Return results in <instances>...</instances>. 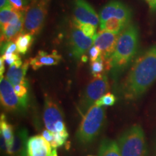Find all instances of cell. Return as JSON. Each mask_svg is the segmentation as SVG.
I'll list each match as a JSON object with an SVG mask.
<instances>
[{
    "label": "cell",
    "instance_id": "24",
    "mask_svg": "<svg viewBox=\"0 0 156 156\" xmlns=\"http://www.w3.org/2000/svg\"><path fill=\"white\" fill-rule=\"evenodd\" d=\"M115 102H116V97H115V95L111 93H107L103 97H101L99 100H98L95 104L99 106H113Z\"/></svg>",
    "mask_w": 156,
    "mask_h": 156
},
{
    "label": "cell",
    "instance_id": "9",
    "mask_svg": "<svg viewBox=\"0 0 156 156\" xmlns=\"http://www.w3.org/2000/svg\"><path fill=\"white\" fill-rule=\"evenodd\" d=\"M119 34L100 30L94 38L93 45L100 48L101 56L106 64L107 71H110L111 58L114 54Z\"/></svg>",
    "mask_w": 156,
    "mask_h": 156
},
{
    "label": "cell",
    "instance_id": "28",
    "mask_svg": "<svg viewBox=\"0 0 156 156\" xmlns=\"http://www.w3.org/2000/svg\"><path fill=\"white\" fill-rule=\"evenodd\" d=\"M1 57L3 58L5 63L8 64L9 67L12 65V64H16L17 62L22 61L18 52L12 54H8V55H2Z\"/></svg>",
    "mask_w": 156,
    "mask_h": 156
},
{
    "label": "cell",
    "instance_id": "6",
    "mask_svg": "<svg viewBox=\"0 0 156 156\" xmlns=\"http://www.w3.org/2000/svg\"><path fill=\"white\" fill-rule=\"evenodd\" d=\"M108 76L106 73L93 79L87 84L80 102V109L83 114H85L88 109L95 105L98 100L103 97L109 90Z\"/></svg>",
    "mask_w": 156,
    "mask_h": 156
},
{
    "label": "cell",
    "instance_id": "33",
    "mask_svg": "<svg viewBox=\"0 0 156 156\" xmlns=\"http://www.w3.org/2000/svg\"><path fill=\"white\" fill-rule=\"evenodd\" d=\"M145 1L147 2L151 10H156V0H145Z\"/></svg>",
    "mask_w": 156,
    "mask_h": 156
},
{
    "label": "cell",
    "instance_id": "31",
    "mask_svg": "<svg viewBox=\"0 0 156 156\" xmlns=\"http://www.w3.org/2000/svg\"><path fill=\"white\" fill-rule=\"evenodd\" d=\"M0 8L1 9L7 8H12L9 2V0H0Z\"/></svg>",
    "mask_w": 156,
    "mask_h": 156
},
{
    "label": "cell",
    "instance_id": "4",
    "mask_svg": "<svg viewBox=\"0 0 156 156\" xmlns=\"http://www.w3.org/2000/svg\"><path fill=\"white\" fill-rule=\"evenodd\" d=\"M118 146L121 156H143L145 140L141 126L134 125L128 129L119 139Z\"/></svg>",
    "mask_w": 156,
    "mask_h": 156
},
{
    "label": "cell",
    "instance_id": "5",
    "mask_svg": "<svg viewBox=\"0 0 156 156\" xmlns=\"http://www.w3.org/2000/svg\"><path fill=\"white\" fill-rule=\"evenodd\" d=\"M49 0H34L24 12L23 32L37 36L40 34L48 13Z\"/></svg>",
    "mask_w": 156,
    "mask_h": 156
},
{
    "label": "cell",
    "instance_id": "32",
    "mask_svg": "<svg viewBox=\"0 0 156 156\" xmlns=\"http://www.w3.org/2000/svg\"><path fill=\"white\" fill-rule=\"evenodd\" d=\"M5 71V61L2 58H0V77L1 79L4 78L3 77V73Z\"/></svg>",
    "mask_w": 156,
    "mask_h": 156
},
{
    "label": "cell",
    "instance_id": "14",
    "mask_svg": "<svg viewBox=\"0 0 156 156\" xmlns=\"http://www.w3.org/2000/svg\"><path fill=\"white\" fill-rule=\"evenodd\" d=\"M62 59V56L57 51L53 50L51 54H48L45 51H39L38 54L29 59L30 65L33 69L37 70L44 66H53L59 63Z\"/></svg>",
    "mask_w": 156,
    "mask_h": 156
},
{
    "label": "cell",
    "instance_id": "34",
    "mask_svg": "<svg viewBox=\"0 0 156 156\" xmlns=\"http://www.w3.org/2000/svg\"><path fill=\"white\" fill-rule=\"evenodd\" d=\"M51 156H58V155H57V152H56V148H53V150H52L51 155Z\"/></svg>",
    "mask_w": 156,
    "mask_h": 156
},
{
    "label": "cell",
    "instance_id": "13",
    "mask_svg": "<svg viewBox=\"0 0 156 156\" xmlns=\"http://www.w3.org/2000/svg\"><path fill=\"white\" fill-rule=\"evenodd\" d=\"M51 144L43 136H34L27 142L28 156H51L52 153Z\"/></svg>",
    "mask_w": 156,
    "mask_h": 156
},
{
    "label": "cell",
    "instance_id": "35",
    "mask_svg": "<svg viewBox=\"0 0 156 156\" xmlns=\"http://www.w3.org/2000/svg\"><path fill=\"white\" fill-rule=\"evenodd\" d=\"M89 156H93V155H89Z\"/></svg>",
    "mask_w": 156,
    "mask_h": 156
},
{
    "label": "cell",
    "instance_id": "23",
    "mask_svg": "<svg viewBox=\"0 0 156 156\" xmlns=\"http://www.w3.org/2000/svg\"><path fill=\"white\" fill-rule=\"evenodd\" d=\"M106 70H107L106 64L101 56L95 61L91 62L90 73L93 75V77H98V76L105 74Z\"/></svg>",
    "mask_w": 156,
    "mask_h": 156
},
{
    "label": "cell",
    "instance_id": "30",
    "mask_svg": "<svg viewBox=\"0 0 156 156\" xmlns=\"http://www.w3.org/2000/svg\"><path fill=\"white\" fill-rule=\"evenodd\" d=\"M42 136L46 141H48L51 144V145H53L54 143V133L53 132L48 131V129L44 130L42 132Z\"/></svg>",
    "mask_w": 156,
    "mask_h": 156
},
{
    "label": "cell",
    "instance_id": "26",
    "mask_svg": "<svg viewBox=\"0 0 156 156\" xmlns=\"http://www.w3.org/2000/svg\"><path fill=\"white\" fill-rule=\"evenodd\" d=\"M68 137V132H61V133H54V143L51 145L52 148H56L64 145Z\"/></svg>",
    "mask_w": 156,
    "mask_h": 156
},
{
    "label": "cell",
    "instance_id": "20",
    "mask_svg": "<svg viewBox=\"0 0 156 156\" xmlns=\"http://www.w3.org/2000/svg\"><path fill=\"white\" fill-rule=\"evenodd\" d=\"M99 156H121L118 144L112 140H103L99 148Z\"/></svg>",
    "mask_w": 156,
    "mask_h": 156
},
{
    "label": "cell",
    "instance_id": "11",
    "mask_svg": "<svg viewBox=\"0 0 156 156\" xmlns=\"http://www.w3.org/2000/svg\"><path fill=\"white\" fill-rule=\"evenodd\" d=\"M0 98L2 105L7 111H15L26 107L15 93L14 86L6 77L0 80Z\"/></svg>",
    "mask_w": 156,
    "mask_h": 156
},
{
    "label": "cell",
    "instance_id": "2",
    "mask_svg": "<svg viewBox=\"0 0 156 156\" xmlns=\"http://www.w3.org/2000/svg\"><path fill=\"white\" fill-rule=\"evenodd\" d=\"M139 47V30L135 24L128 25L119 34L110 62L111 76L115 81L135 57Z\"/></svg>",
    "mask_w": 156,
    "mask_h": 156
},
{
    "label": "cell",
    "instance_id": "25",
    "mask_svg": "<svg viewBox=\"0 0 156 156\" xmlns=\"http://www.w3.org/2000/svg\"><path fill=\"white\" fill-rule=\"evenodd\" d=\"M15 92L17 96L23 103L27 106V101H28V87L27 85H17L14 86Z\"/></svg>",
    "mask_w": 156,
    "mask_h": 156
},
{
    "label": "cell",
    "instance_id": "8",
    "mask_svg": "<svg viewBox=\"0 0 156 156\" xmlns=\"http://www.w3.org/2000/svg\"><path fill=\"white\" fill-rule=\"evenodd\" d=\"M100 23L111 18L116 17L129 25L131 22L132 12L131 9L119 0H112L103 6L99 12Z\"/></svg>",
    "mask_w": 156,
    "mask_h": 156
},
{
    "label": "cell",
    "instance_id": "27",
    "mask_svg": "<svg viewBox=\"0 0 156 156\" xmlns=\"http://www.w3.org/2000/svg\"><path fill=\"white\" fill-rule=\"evenodd\" d=\"M9 2L13 9L22 12H24L28 7V0H9Z\"/></svg>",
    "mask_w": 156,
    "mask_h": 156
},
{
    "label": "cell",
    "instance_id": "18",
    "mask_svg": "<svg viewBox=\"0 0 156 156\" xmlns=\"http://www.w3.org/2000/svg\"><path fill=\"white\" fill-rule=\"evenodd\" d=\"M34 41V36L30 34L23 32L15 38V43L17 48V52L21 54H25L32 46Z\"/></svg>",
    "mask_w": 156,
    "mask_h": 156
},
{
    "label": "cell",
    "instance_id": "29",
    "mask_svg": "<svg viewBox=\"0 0 156 156\" xmlns=\"http://www.w3.org/2000/svg\"><path fill=\"white\" fill-rule=\"evenodd\" d=\"M101 55V51L100 48L97 46H95L93 45V46L90 48L89 50V56H90V62H94L95 60H97L98 58L100 57Z\"/></svg>",
    "mask_w": 156,
    "mask_h": 156
},
{
    "label": "cell",
    "instance_id": "16",
    "mask_svg": "<svg viewBox=\"0 0 156 156\" xmlns=\"http://www.w3.org/2000/svg\"><path fill=\"white\" fill-rule=\"evenodd\" d=\"M24 13L14 22L1 26V44L13 41L23 31Z\"/></svg>",
    "mask_w": 156,
    "mask_h": 156
},
{
    "label": "cell",
    "instance_id": "21",
    "mask_svg": "<svg viewBox=\"0 0 156 156\" xmlns=\"http://www.w3.org/2000/svg\"><path fill=\"white\" fill-rule=\"evenodd\" d=\"M24 12H19L14 9L13 8H7L1 9L0 12V23L2 25L9 24L14 22L22 16Z\"/></svg>",
    "mask_w": 156,
    "mask_h": 156
},
{
    "label": "cell",
    "instance_id": "19",
    "mask_svg": "<svg viewBox=\"0 0 156 156\" xmlns=\"http://www.w3.org/2000/svg\"><path fill=\"white\" fill-rule=\"evenodd\" d=\"M0 127H1V133L5 140L7 150L8 151L14 142V132H13V127L12 125L7 122L5 119V115H2L1 122H0Z\"/></svg>",
    "mask_w": 156,
    "mask_h": 156
},
{
    "label": "cell",
    "instance_id": "15",
    "mask_svg": "<svg viewBox=\"0 0 156 156\" xmlns=\"http://www.w3.org/2000/svg\"><path fill=\"white\" fill-rule=\"evenodd\" d=\"M30 65L29 60H26L25 62H19L16 64H12L9 68L7 73V78L9 83L13 86L17 85H25V75Z\"/></svg>",
    "mask_w": 156,
    "mask_h": 156
},
{
    "label": "cell",
    "instance_id": "22",
    "mask_svg": "<svg viewBox=\"0 0 156 156\" xmlns=\"http://www.w3.org/2000/svg\"><path fill=\"white\" fill-rule=\"evenodd\" d=\"M73 25L76 28H77L79 30H80L85 36L90 38H94L96 36V27L95 25L90 23H81L80 21H77V20L73 19Z\"/></svg>",
    "mask_w": 156,
    "mask_h": 156
},
{
    "label": "cell",
    "instance_id": "10",
    "mask_svg": "<svg viewBox=\"0 0 156 156\" xmlns=\"http://www.w3.org/2000/svg\"><path fill=\"white\" fill-rule=\"evenodd\" d=\"M93 43L94 38L85 36L73 25L70 32V48L72 55L75 60H81V58L92 47Z\"/></svg>",
    "mask_w": 156,
    "mask_h": 156
},
{
    "label": "cell",
    "instance_id": "1",
    "mask_svg": "<svg viewBox=\"0 0 156 156\" xmlns=\"http://www.w3.org/2000/svg\"><path fill=\"white\" fill-rule=\"evenodd\" d=\"M156 80V44L148 48L134 61L121 82L119 92L125 100H136Z\"/></svg>",
    "mask_w": 156,
    "mask_h": 156
},
{
    "label": "cell",
    "instance_id": "3",
    "mask_svg": "<svg viewBox=\"0 0 156 156\" xmlns=\"http://www.w3.org/2000/svg\"><path fill=\"white\" fill-rule=\"evenodd\" d=\"M105 109L95 104L83 115L77 133V139L83 144L91 142L101 132L105 121Z\"/></svg>",
    "mask_w": 156,
    "mask_h": 156
},
{
    "label": "cell",
    "instance_id": "17",
    "mask_svg": "<svg viewBox=\"0 0 156 156\" xmlns=\"http://www.w3.org/2000/svg\"><path fill=\"white\" fill-rule=\"evenodd\" d=\"M127 26V25L119 19L116 17H111L103 23H101L100 28L101 30L120 34Z\"/></svg>",
    "mask_w": 156,
    "mask_h": 156
},
{
    "label": "cell",
    "instance_id": "12",
    "mask_svg": "<svg viewBox=\"0 0 156 156\" xmlns=\"http://www.w3.org/2000/svg\"><path fill=\"white\" fill-rule=\"evenodd\" d=\"M74 19L81 23L97 26L100 23L99 15L86 0H73Z\"/></svg>",
    "mask_w": 156,
    "mask_h": 156
},
{
    "label": "cell",
    "instance_id": "7",
    "mask_svg": "<svg viewBox=\"0 0 156 156\" xmlns=\"http://www.w3.org/2000/svg\"><path fill=\"white\" fill-rule=\"evenodd\" d=\"M44 122L46 129L53 133L67 132L58 106L49 97L45 98Z\"/></svg>",
    "mask_w": 156,
    "mask_h": 156
}]
</instances>
